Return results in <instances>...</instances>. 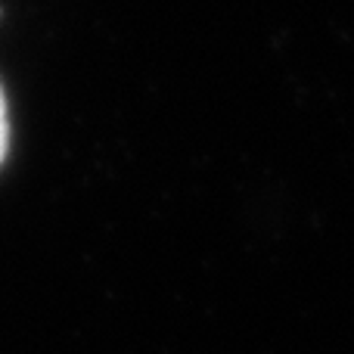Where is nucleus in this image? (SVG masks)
Returning <instances> with one entry per match:
<instances>
[{"mask_svg":"<svg viewBox=\"0 0 354 354\" xmlns=\"http://www.w3.org/2000/svg\"><path fill=\"white\" fill-rule=\"evenodd\" d=\"M6 147H10V115H6V93L0 87V162L6 159Z\"/></svg>","mask_w":354,"mask_h":354,"instance_id":"f257e3e1","label":"nucleus"}]
</instances>
